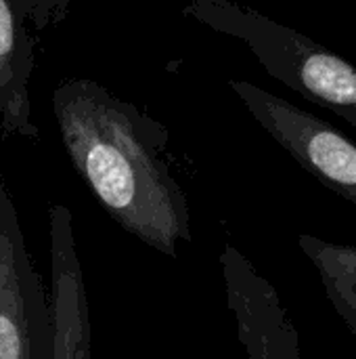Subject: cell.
Here are the masks:
<instances>
[{"instance_id": "obj_8", "label": "cell", "mask_w": 356, "mask_h": 359, "mask_svg": "<svg viewBox=\"0 0 356 359\" xmlns=\"http://www.w3.org/2000/svg\"><path fill=\"white\" fill-rule=\"evenodd\" d=\"M298 246L319 271L321 284L336 313L356 337V246L298 236Z\"/></svg>"}, {"instance_id": "obj_7", "label": "cell", "mask_w": 356, "mask_h": 359, "mask_svg": "<svg viewBox=\"0 0 356 359\" xmlns=\"http://www.w3.org/2000/svg\"><path fill=\"white\" fill-rule=\"evenodd\" d=\"M36 67V42L23 0H0V128L8 137L36 139L27 84Z\"/></svg>"}, {"instance_id": "obj_6", "label": "cell", "mask_w": 356, "mask_h": 359, "mask_svg": "<svg viewBox=\"0 0 356 359\" xmlns=\"http://www.w3.org/2000/svg\"><path fill=\"white\" fill-rule=\"evenodd\" d=\"M50 227V278L55 313V359H92V326L84 271L76 250L71 210L52 204Z\"/></svg>"}, {"instance_id": "obj_1", "label": "cell", "mask_w": 356, "mask_h": 359, "mask_svg": "<svg viewBox=\"0 0 356 359\" xmlns=\"http://www.w3.org/2000/svg\"><path fill=\"white\" fill-rule=\"evenodd\" d=\"M52 111L65 151L105 212L149 248L176 259L193 242L187 196L164 149L166 128L86 78L61 82Z\"/></svg>"}, {"instance_id": "obj_5", "label": "cell", "mask_w": 356, "mask_h": 359, "mask_svg": "<svg viewBox=\"0 0 356 359\" xmlns=\"http://www.w3.org/2000/svg\"><path fill=\"white\" fill-rule=\"evenodd\" d=\"M220 269L245 359H302L298 328L275 286L231 244L220 255Z\"/></svg>"}, {"instance_id": "obj_2", "label": "cell", "mask_w": 356, "mask_h": 359, "mask_svg": "<svg viewBox=\"0 0 356 359\" xmlns=\"http://www.w3.org/2000/svg\"><path fill=\"white\" fill-rule=\"evenodd\" d=\"M185 13L241 40L279 82L356 128V67L308 36L237 0H187Z\"/></svg>"}, {"instance_id": "obj_3", "label": "cell", "mask_w": 356, "mask_h": 359, "mask_svg": "<svg viewBox=\"0 0 356 359\" xmlns=\"http://www.w3.org/2000/svg\"><path fill=\"white\" fill-rule=\"evenodd\" d=\"M55 313L0 181V359H55Z\"/></svg>"}, {"instance_id": "obj_4", "label": "cell", "mask_w": 356, "mask_h": 359, "mask_svg": "<svg viewBox=\"0 0 356 359\" xmlns=\"http://www.w3.org/2000/svg\"><path fill=\"white\" fill-rule=\"evenodd\" d=\"M229 84L254 120L306 172L356 206V143L329 122L252 82Z\"/></svg>"}]
</instances>
